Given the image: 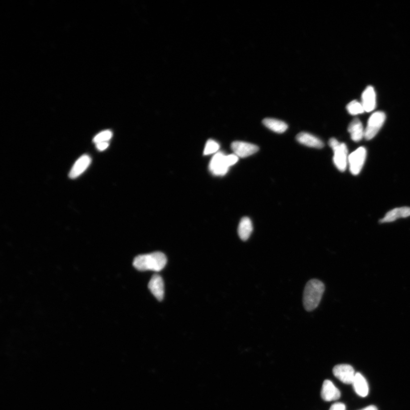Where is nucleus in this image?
<instances>
[{
    "mask_svg": "<svg viewBox=\"0 0 410 410\" xmlns=\"http://www.w3.org/2000/svg\"><path fill=\"white\" fill-rule=\"evenodd\" d=\"M410 216V208L401 207L392 209L386 213L382 219L380 220V223H391L400 218H405Z\"/></svg>",
    "mask_w": 410,
    "mask_h": 410,
    "instance_id": "4468645a",
    "label": "nucleus"
},
{
    "mask_svg": "<svg viewBox=\"0 0 410 410\" xmlns=\"http://www.w3.org/2000/svg\"><path fill=\"white\" fill-rule=\"evenodd\" d=\"M220 149V145L216 141L213 140H209L207 141L206 146L204 149L203 154L204 155H208L216 153Z\"/></svg>",
    "mask_w": 410,
    "mask_h": 410,
    "instance_id": "412c9836",
    "label": "nucleus"
},
{
    "mask_svg": "<svg viewBox=\"0 0 410 410\" xmlns=\"http://www.w3.org/2000/svg\"><path fill=\"white\" fill-rule=\"evenodd\" d=\"M148 288L153 296L158 301H162L164 299V284L160 275L153 276L149 283Z\"/></svg>",
    "mask_w": 410,
    "mask_h": 410,
    "instance_id": "9d476101",
    "label": "nucleus"
},
{
    "mask_svg": "<svg viewBox=\"0 0 410 410\" xmlns=\"http://www.w3.org/2000/svg\"><path fill=\"white\" fill-rule=\"evenodd\" d=\"M348 131L350 134L351 139L354 141H360L364 137L365 129H363L361 121L357 118L351 121L349 125Z\"/></svg>",
    "mask_w": 410,
    "mask_h": 410,
    "instance_id": "dca6fc26",
    "label": "nucleus"
},
{
    "mask_svg": "<svg viewBox=\"0 0 410 410\" xmlns=\"http://www.w3.org/2000/svg\"><path fill=\"white\" fill-rule=\"evenodd\" d=\"M112 136V133L110 130H106L100 132L97 135H96L93 139V142L96 144L103 143V142H107L111 139Z\"/></svg>",
    "mask_w": 410,
    "mask_h": 410,
    "instance_id": "aec40b11",
    "label": "nucleus"
},
{
    "mask_svg": "<svg viewBox=\"0 0 410 410\" xmlns=\"http://www.w3.org/2000/svg\"><path fill=\"white\" fill-rule=\"evenodd\" d=\"M361 103L365 111L369 112L374 110L376 106V95L373 87L368 86L363 91Z\"/></svg>",
    "mask_w": 410,
    "mask_h": 410,
    "instance_id": "ddd939ff",
    "label": "nucleus"
},
{
    "mask_svg": "<svg viewBox=\"0 0 410 410\" xmlns=\"http://www.w3.org/2000/svg\"><path fill=\"white\" fill-rule=\"evenodd\" d=\"M347 110L350 115H356L362 114L365 112L361 103H359L357 100H353L350 102L346 107Z\"/></svg>",
    "mask_w": 410,
    "mask_h": 410,
    "instance_id": "6ab92c4d",
    "label": "nucleus"
},
{
    "mask_svg": "<svg viewBox=\"0 0 410 410\" xmlns=\"http://www.w3.org/2000/svg\"><path fill=\"white\" fill-rule=\"evenodd\" d=\"M353 385L355 392L359 396L365 397L369 394V385L366 379L361 373L355 374Z\"/></svg>",
    "mask_w": 410,
    "mask_h": 410,
    "instance_id": "2eb2a0df",
    "label": "nucleus"
},
{
    "mask_svg": "<svg viewBox=\"0 0 410 410\" xmlns=\"http://www.w3.org/2000/svg\"><path fill=\"white\" fill-rule=\"evenodd\" d=\"M296 140L299 143L317 149L324 147V144L322 141L315 136L307 132H301L296 136Z\"/></svg>",
    "mask_w": 410,
    "mask_h": 410,
    "instance_id": "f8f14e48",
    "label": "nucleus"
},
{
    "mask_svg": "<svg viewBox=\"0 0 410 410\" xmlns=\"http://www.w3.org/2000/svg\"><path fill=\"white\" fill-rule=\"evenodd\" d=\"M253 230L252 221L248 217L242 218L238 227V232L241 239L246 241L249 239Z\"/></svg>",
    "mask_w": 410,
    "mask_h": 410,
    "instance_id": "f3484780",
    "label": "nucleus"
},
{
    "mask_svg": "<svg viewBox=\"0 0 410 410\" xmlns=\"http://www.w3.org/2000/svg\"><path fill=\"white\" fill-rule=\"evenodd\" d=\"M209 168L213 174L224 175L228 173L230 166L227 161V155L218 152L212 159Z\"/></svg>",
    "mask_w": 410,
    "mask_h": 410,
    "instance_id": "423d86ee",
    "label": "nucleus"
},
{
    "mask_svg": "<svg viewBox=\"0 0 410 410\" xmlns=\"http://www.w3.org/2000/svg\"><path fill=\"white\" fill-rule=\"evenodd\" d=\"M321 396L326 401L337 400L340 399L341 392L332 381L325 380L322 386Z\"/></svg>",
    "mask_w": 410,
    "mask_h": 410,
    "instance_id": "1a4fd4ad",
    "label": "nucleus"
},
{
    "mask_svg": "<svg viewBox=\"0 0 410 410\" xmlns=\"http://www.w3.org/2000/svg\"><path fill=\"white\" fill-rule=\"evenodd\" d=\"M91 162V157L87 154L79 158L70 171V178L74 179L81 175L89 166Z\"/></svg>",
    "mask_w": 410,
    "mask_h": 410,
    "instance_id": "9b49d317",
    "label": "nucleus"
},
{
    "mask_svg": "<svg viewBox=\"0 0 410 410\" xmlns=\"http://www.w3.org/2000/svg\"><path fill=\"white\" fill-rule=\"evenodd\" d=\"M96 146H97V148L98 150H100V151H102V150H106L108 147L109 144L108 142H103V143L96 144Z\"/></svg>",
    "mask_w": 410,
    "mask_h": 410,
    "instance_id": "5701e85b",
    "label": "nucleus"
},
{
    "mask_svg": "<svg viewBox=\"0 0 410 410\" xmlns=\"http://www.w3.org/2000/svg\"><path fill=\"white\" fill-rule=\"evenodd\" d=\"M324 291V284L320 280H309L305 287L303 294V305L305 310L308 312L315 310L319 306Z\"/></svg>",
    "mask_w": 410,
    "mask_h": 410,
    "instance_id": "f257e3e1",
    "label": "nucleus"
},
{
    "mask_svg": "<svg viewBox=\"0 0 410 410\" xmlns=\"http://www.w3.org/2000/svg\"><path fill=\"white\" fill-rule=\"evenodd\" d=\"M333 373L336 377L345 384H353L355 373L353 367L348 364H340L334 367Z\"/></svg>",
    "mask_w": 410,
    "mask_h": 410,
    "instance_id": "0eeeda50",
    "label": "nucleus"
},
{
    "mask_svg": "<svg viewBox=\"0 0 410 410\" xmlns=\"http://www.w3.org/2000/svg\"><path fill=\"white\" fill-rule=\"evenodd\" d=\"M329 410H346V406L344 403L338 402L332 405Z\"/></svg>",
    "mask_w": 410,
    "mask_h": 410,
    "instance_id": "4be33fe9",
    "label": "nucleus"
},
{
    "mask_svg": "<svg viewBox=\"0 0 410 410\" xmlns=\"http://www.w3.org/2000/svg\"><path fill=\"white\" fill-rule=\"evenodd\" d=\"M167 262L165 255L161 252L140 255L134 259L133 265L140 271L159 272L165 267Z\"/></svg>",
    "mask_w": 410,
    "mask_h": 410,
    "instance_id": "f03ea898",
    "label": "nucleus"
},
{
    "mask_svg": "<svg viewBox=\"0 0 410 410\" xmlns=\"http://www.w3.org/2000/svg\"><path fill=\"white\" fill-rule=\"evenodd\" d=\"M366 157V150L360 147L351 153L348 157L349 169L351 174L357 175L361 171Z\"/></svg>",
    "mask_w": 410,
    "mask_h": 410,
    "instance_id": "39448f33",
    "label": "nucleus"
},
{
    "mask_svg": "<svg viewBox=\"0 0 410 410\" xmlns=\"http://www.w3.org/2000/svg\"><path fill=\"white\" fill-rule=\"evenodd\" d=\"M359 410H378V409L377 407L375 406V405H369V406H367V407H366L365 408H363L362 409H359Z\"/></svg>",
    "mask_w": 410,
    "mask_h": 410,
    "instance_id": "b1692460",
    "label": "nucleus"
},
{
    "mask_svg": "<svg viewBox=\"0 0 410 410\" xmlns=\"http://www.w3.org/2000/svg\"><path fill=\"white\" fill-rule=\"evenodd\" d=\"M330 147L333 150V161L336 168L341 171H344L348 165V148L344 143H341L335 138H332L329 141Z\"/></svg>",
    "mask_w": 410,
    "mask_h": 410,
    "instance_id": "7ed1b4c3",
    "label": "nucleus"
},
{
    "mask_svg": "<svg viewBox=\"0 0 410 410\" xmlns=\"http://www.w3.org/2000/svg\"><path fill=\"white\" fill-rule=\"evenodd\" d=\"M263 123L271 131L279 133L285 132L288 128V125L284 121L275 119H265L263 121Z\"/></svg>",
    "mask_w": 410,
    "mask_h": 410,
    "instance_id": "a211bd4d",
    "label": "nucleus"
},
{
    "mask_svg": "<svg viewBox=\"0 0 410 410\" xmlns=\"http://www.w3.org/2000/svg\"><path fill=\"white\" fill-rule=\"evenodd\" d=\"M385 120L386 115L384 112L378 111L374 113L368 120L364 137L367 140L373 139L382 127Z\"/></svg>",
    "mask_w": 410,
    "mask_h": 410,
    "instance_id": "20e7f679",
    "label": "nucleus"
},
{
    "mask_svg": "<svg viewBox=\"0 0 410 410\" xmlns=\"http://www.w3.org/2000/svg\"><path fill=\"white\" fill-rule=\"evenodd\" d=\"M231 147L234 154L238 157L245 158L257 153L259 150L257 145L243 141H234Z\"/></svg>",
    "mask_w": 410,
    "mask_h": 410,
    "instance_id": "6e6552de",
    "label": "nucleus"
}]
</instances>
